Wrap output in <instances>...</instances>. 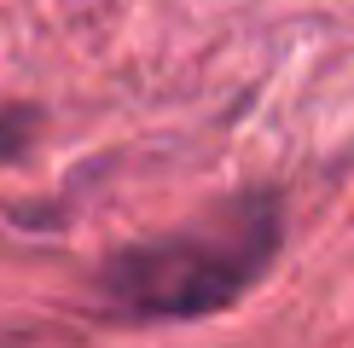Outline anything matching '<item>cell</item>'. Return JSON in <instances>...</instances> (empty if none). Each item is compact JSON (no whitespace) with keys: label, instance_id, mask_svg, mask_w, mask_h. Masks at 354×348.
Wrapping results in <instances>:
<instances>
[{"label":"cell","instance_id":"1","mask_svg":"<svg viewBox=\"0 0 354 348\" xmlns=\"http://www.w3.org/2000/svg\"><path fill=\"white\" fill-rule=\"evenodd\" d=\"M279 250V203L250 192L221 215L105 261V290L134 319H198L239 302Z\"/></svg>","mask_w":354,"mask_h":348}]
</instances>
